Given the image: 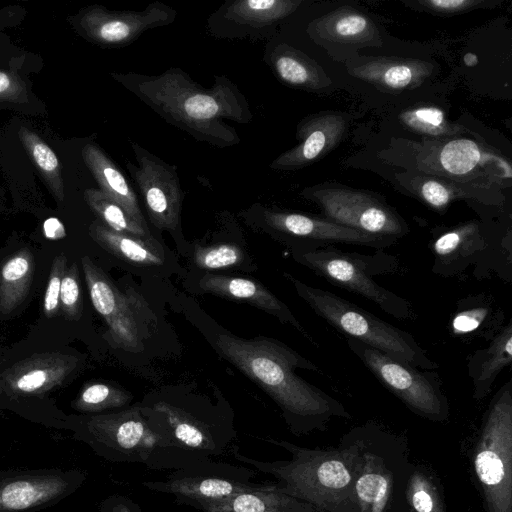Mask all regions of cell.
Instances as JSON below:
<instances>
[{
  "instance_id": "cell-1",
  "label": "cell",
  "mask_w": 512,
  "mask_h": 512,
  "mask_svg": "<svg viewBox=\"0 0 512 512\" xmlns=\"http://www.w3.org/2000/svg\"><path fill=\"white\" fill-rule=\"evenodd\" d=\"M111 76L164 121L195 140L218 148L232 147L241 141L237 131L224 120L238 124L253 120L245 95L225 75H214L209 88L195 82L179 67L158 75L113 72Z\"/></svg>"
},
{
  "instance_id": "cell-2",
  "label": "cell",
  "mask_w": 512,
  "mask_h": 512,
  "mask_svg": "<svg viewBox=\"0 0 512 512\" xmlns=\"http://www.w3.org/2000/svg\"><path fill=\"white\" fill-rule=\"evenodd\" d=\"M216 347L223 358L271 397L294 436L324 432L335 418L352 419L340 401L297 375L296 369L319 373L320 368L284 343L222 333Z\"/></svg>"
},
{
  "instance_id": "cell-3",
  "label": "cell",
  "mask_w": 512,
  "mask_h": 512,
  "mask_svg": "<svg viewBox=\"0 0 512 512\" xmlns=\"http://www.w3.org/2000/svg\"><path fill=\"white\" fill-rule=\"evenodd\" d=\"M338 447L354 475L358 512H408L406 488L414 463L404 435L367 421L343 434Z\"/></svg>"
},
{
  "instance_id": "cell-4",
  "label": "cell",
  "mask_w": 512,
  "mask_h": 512,
  "mask_svg": "<svg viewBox=\"0 0 512 512\" xmlns=\"http://www.w3.org/2000/svg\"><path fill=\"white\" fill-rule=\"evenodd\" d=\"M267 443L287 451L288 460L262 461L239 451L229 450L240 463L273 476L276 486L284 493L306 501L326 512H358L354 494V475L342 450L308 448L287 440L267 438Z\"/></svg>"
},
{
  "instance_id": "cell-5",
  "label": "cell",
  "mask_w": 512,
  "mask_h": 512,
  "mask_svg": "<svg viewBox=\"0 0 512 512\" xmlns=\"http://www.w3.org/2000/svg\"><path fill=\"white\" fill-rule=\"evenodd\" d=\"M472 483L484 512H512V381L491 398L467 446Z\"/></svg>"
},
{
  "instance_id": "cell-6",
  "label": "cell",
  "mask_w": 512,
  "mask_h": 512,
  "mask_svg": "<svg viewBox=\"0 0 512 512\" xmlns=\"http://www.w3.org/2000/svg\"><path fill=\"white\" fill-rule=\"evenodd\" d=\"M283 275L319 317L348 338L420 369L439 368L410 333L330 291L310 286L289 273Z\"/></svg>"
},
{
  "instance_id": "cell-7",
  "label": "cell",
  "mask_w": 512,
  "mask_h": 512,
  "mask_svg": "<svg viewBox=\"0 0 512 512\" xmlns=\"http://www.w3.org/2000/svg\"><path fill=\"white\" fill-rule=\"evenodd\" d=\"M161 427L166 446L157 470H176L219 457L229 451L236 431L218 412L194 410L159 400L142 407Z\"/></svg>"
},
{
  "instance_id": "cell-8",
  "label": "cell",
  "mask_w": 512,
  "mask_h": 512,
  "mask_svg": "<svg viewBox=\"0 0 512 512\" xmlns=\"http://www.w3.org/2000/svg\"><path fill=\"white\" fill-rule=\"evenodd\" d=\"M74 437L112 463L143 464L157 470L166 440L161 427L142 407L78 418Z\"/></svg>"
},
{
  "instance_id": "cell-9",
  "label": "cell",
  "mask_w": 512,
  "mask_h": 512,
  "mask_svg": "<svg viewBox=\"0 0 512 512\" xmlns=\"http://www.w3.org/2000/svg\"><path fill=\"white\" fill-rule=\"evenodd\" d=\"M294 260L334 286L372 301L385 313L399 320H413L411 303L380 286L373 277L399 269L396 257L379 250L374 254L347 252L328 245L305 252H292Z\"/></svg>"
},
{
  "instance_id": "cell-10",
  "label": "cell",
  "mask_w": 512,
  "mask_h": 512,
  "mask_svg": "<svg viewBox=\"0 0 512 512\" xmlns=\"http://www.w3.org/2000/svg\"><path fill=\"white\" fill-rule=\"evenodd\" d=\"M346 342L375 378L411 412L436 423L449 420V400L436 370L420 369L348 337Z\"/></svg>"
},
{
  "instance_id": "cell-11",
  "label": "cell",
  "mask_w": 512,
  "mask_h": 512,
  "mask_svg": "<svg viewBox=\"0 0 512 512\" xmlns=\"http://www.w3.org/2000/svg\"><path fill=\"white\" fill-rule=\"evenodd\" d=\"M242 215L250 224L285 242L292 248V252L311 251L337 243L381 250L397 240L357 231L324 217L280 210L258 203L243 211Z\"/></svg>"
},
{
  "instance_id": "cell-12",
  "label": "cell",
  "mask_w": 512,
  "mask_h": 512,
  "mask_svg": "<svg viewBox=\"0 0 512 512\" xmlns=\"http://www.w3.org/2000/svg\"><path fill=\"white\" fill-rule=\"evenodd\" d=\"M257 472L247 466L212 459L172 470L165 479L141 484L153 492L174 496L176 505L201 508L264 484L253 481Z\"/></svg>"
},
{
  "instance_id": "cell-13",
  "label": "cell",
  "mask_w": 512,
  "mask_h": 512,
  "mask_svg": "<svg viewBox=\"0 0 512 512\" xmlns=\"http://www.w3.org/2000/svg\"><path fill=\"white\" fill-rule=\"evenodd\" d=\"M300 195L319 205L327 220L357 231L396 239L409 232L406 221L373 193L328 183L307 187Z\"/></svg>"
},
{
  "instance_id": "cell-14",
  "label": "cell",
  "mask_w": 512,
  "mask_h": 512,
  "mask_svg": "<svg viewBox=\"0 0 512 512\" xmlns=\"http://www.w3.org/2000/svg\"><path fill=\"white\" fill-rule=\"evenodd\" d=\"M79 469L0 470V512H38L57 505L86 481Z\"/></svg>"
},
{
  "instance_id": "cell-15",
  "label": "cell",
  "mask_w": 512,
  "mask_h": 512,
  "mask_svg": "<svg viewBox=\"0 0 512 512\" xmlns=\"http://www.w3.org/2000/svg\"><path fill=\"white\" fill-rule=\"evenodd\" d=\"M131 148L136 164L128 161L126 168L139 189L149 221L159 230L175 231L185 196L177 167L136 142H131Z\"/></svg>"
},
{
  "instance_id": "cell-16",
  "label": "cell",
  "mask_w": 512,
  "mask_h": 512,
  "mask_svg": "<svg viewBox=\"0 0 512 512\" xmlns=\"http://www.w3.org/2000/svg\"><path fill=\"white\" fill-rule=\"evenodd\" d=\"M176 17L177 11L160 1L141 11H111L94 5L82 11L78 25L82 35L98 45L125 47L150 29L172 24Z\"/></svg>"
},
{
  "instance_id": "cell-17",
  "label": "cell",
  "mask_w": 512,
  "mask_h": 512,
  "mask_svg": "<svg viewBox=\"0 0 512 512\" xmlns=\"http://www.w3.org/2000/svg\"><path fill=\"white\" fill-rule=\"evenodd\" d=\"M302 0H226L207 19L209 34L219 39L270 38Z\"/></svg>"
},
{
  "instance_id": "cell-18",
  "label": "cell",
  "mask_w": 512,
  "mask_h": 512,
  "mask_svg": "<svg viewBox=\"0 0 512 512\" xmlns=\"http://www.w3.org/2000/svg\"><path fill=\"white\" fill-rule=\"evenodd\" d=\"M344 113L325 111L303 118L297 125L298 143L281 153L269 165L277 171L302 169L322 159L344 139L348 130Z\"/></svg>"
},
{
  "instance_id": "cell-19",
  "label": "cell",
  "mask_w": 512,
  "mask_h": 512,
  "mask_svg": "<svg viewBox=\"0 0 512 512\" xmlns=\"http://www.w3.org/2000/svg\"><path fill=\"white\" fill-rule=\"evenodd\" d=\"M78 359L62 353L35 354L15 363L0 376V394L11 399L45 394L61 385Z\"/></svg>"
},
{
  "instance_id": "cell-20",
  "label": "cell",
  "mask_w": 512,
  "mask_h": 512,
  "mask_svg": "<svg viewBox=\"0 0 512 512\" xmlns=\"http://www.w3.org/2000/svg\"><path fill=\"white\" fill-rule=\"evenodd\" d=\"M490 238L478 220L439 232L429 243L432 272L441 277H453L477 265L489 247Z\"/></svg>"
},
{
  "instance_id": "cell-21",
  "label": "cell",
  "mask_w": 512,
  "mask_h": 512,
  "mask_svg": "<svg viewBox=\"0 0 512 512\" xmlns=\"http://www.w3.org/2000/svg\"><path fill=\"white\" fill-rule=\"evenodd\" d=\"M307 33L314 42L327 49L382 46L375 22L366 14L347 6L311 21Z\"/></svg>"
},
{
  "instance_id": "cell-22",
  "label": "cell",
  "mask_w": 512,
  "mask_h": 512,
  "mask_svg": "<svg viewBox=\"0 0 512 512\" xmlns=\"http://www.w3.org/2000/svg\"><path fill=\"white\" fill-rule=\"evenodd\" d=\"M198 286L204 293L245 302L261 309L275 316L280 322L292 326L315 344L289 307L260 282L244 277L207 273L199 280Z\"/></svg>"
},
{
  "instance_id": "cell-23",
  "label": "cell",
  "mask_w": 512,
  "mask_h": 512,
  "mask_svg": "<svg viewBox=\"0 0 512 512\" xmlns=\"http://www.w3.org/2000/svg\"><path fill=\"white\" fill-rule=\"evenodd\" d=\"M354 78L389 92L419 87L433 73L432 63L410 58H371L348 69Z\"/></svg>"
},
{
  "instance_id": "cell-24",
  "label": "cell",
  "mask_w": 512,
  "mask_h": 512,
  "mask_svg": "<svg viewBox=\"0 0 512 512\" xmlns=\"http://www.w3.org/2000/svg\"><path fill=\"white\" fill-rule=\"evenodd\" d=\"M263 60L283 84L308 92H322L332 81L324 69L301 50L284 42L267 45Z\"/></svg>"
},
{
  "instance_id": "cell-25",
  "label": "cell",
  "mask_w": 512,
  "mask_h": 512,
  "mask_svg": "<svg viewBox=\"0 0 512 512\" xmlns=\"http://www.w3.org/2000/svg\"><path fill=\"white\" fill-rule=\"evenodd\" d=\"M450 332L459 339L491 340L504 326L505 312L489 293L469 295L457 301Z\"/></svg>"
},
{
  "instance_id": "cell-26",
  "label": "cell",
  "mask_w": 512,
  "mask_h": 512,
  "mask_svg": "<svg viewBox=\"0 0 512 512\" xmlns=\"http://www.w3.org/2000/svg\"><path fill=\"white\" fill-rule=\"evenodd\" d=\"M126 303L118 315L107 325L105 338L114 347L125 351H138L154 332L157 324L155 314L136 289H126Z\"/></svg>"
},
{
  "instance_id": "cell-27",
  "label": "cell",
  "mask_w": 512,
  "mask_h": 512,
  "mask_svg": "<svg viewBox=\"0 0 512 512\" xmlns=\"http://www.w3.org/2000/svg\"><path fill=\"white\" fill-rule=\"evenodd\" d=\"M81 155L99 190L119 204L141 226L148 228L134 189L108 155L95 143L85 144Z\"/></svg>"
},
{
  "instance_id": "cell-28",
  "label": "cell",
  "mask_w": 512,
  "mask_h": 512,
  "mask_svg": "<svg viewBox=\"0 0 512 512\" xmlns=\"http://www.w3.org/2000/svg\"><path fill=\"white\" fill-rule=\"evenodd\" d=\"M512 363L511 319L489 340L486 347L474 351L468 358L467 370L475 401L486 398L502 370Z\"/></svg>"
},
{
  "instance_id": "cell-29",
  "label": "cell",
  "mask_w": 512,
  "mask_h": 512,
  "mask_svg": "<svg viewBox=\"0 0 512 512\" xmlns=\"http://www.w3.org/2000/svg\"><path fill=\"white\" fill-rule=\"evenodd\" d=\"M202 512H326L314 505L282 492L275 483L233 495L209 504Z\"/></svg>"
},
{
  "instance_id": "cell-30",
  "label": "cell",
  "mask_w": 512,
  "mask_h": 512,
  "mask_svg": "<svg viewBox=\"0 0 512 512\" xmlns=\"http://www.w3.org/2000/svg\"><path fill=\"white\" fill-rule=\"evenodd\" d=\"M89 235L103 249L130 264L151 267L164 262L161 247L153 237L117 232L99 220L91 223Z\"/></svg>"
},
{
  "instance_id": "cell-31",
  "label": "cell",
  "mask_w": 512,
  "mask_h": 512,
  "mask_svg": "<svg viewBox=\"0 0 512 512\" xmlns=\"http://www.w3.org/2000/svg\"><path fill=\"white\" fill-rule=\"evenodd\" d=\"M35 271L33 253L23 248L0 268V312L10 314L26 299Z\"/></svg>"
},
{
  "instance_id": "cell-32",
  "label": "cell",
  "mask_w": 512,
  "mask_h": 512,
  "mask_svg": "<svg viewBox=\"0 0 512 512\" xmlns=\"http://www.w3.org/2000/svg\"><path fill=\"white\" fill-rule=\"evenodd\" d=\"M491 155L473 140L455 138L440 146L435 159L443 173L464 178L474 176Z\"/></svg>"
},
{
  "instance_id": "cell-33",
  "label": "cell",
  "mask_w": 512,
  "mask_h": 512,
  "mask_svg": "<svg viewBox=\"0 0 512 512\" xmlns=\"http://www.w3.org/2000/svg\"><path fill=\"white\" fill-rule=\"evenodd\" d=\"M81 264L93 307L107 324L124 307L126 290H119L88 256L81 258Z\"/></svg>"
},
{
  "instance_id": "cell-34",
  "label": "cell",
  "mask_w": 512,
  "mask_h": 512,
  "mask_svg": "<svg viewBox=\"0 0 512 512\" xmlns=\"http://www.w3.org/2000/svg\"><path fill=\"white\" fill-rule=\"evenodd\" d=\"M406 505L408 512H447L440 480L422 464H413L406 488Z\"/></svg>"
},
{
  "instance_id": "cell-35",
  "label": "cell",
  "mask_w": 512,
  "mask_h": 512,
  "mask_svg": "<svg viewBox=\"0 0 512 512\" xmlns=\"http://www.w3.org/2000/svg\"><path fill=\"white\" fill-rule=\"evenodd\" d=\"M18 136L54 198L58 202H63L65 198L64 181L61 165L54 151L27 127H21Z\"/></svg>"
},
{
  "instance_id": "cell-36",
  "label": "cell",
  "mask_w": 512,
  "mask_h": 512,
  "mask_svg": "<svg viewBox=\"0 0 512 512\" xmlns=\"http://www.w3.org/2000/svg\"><path fill=\"white\" fill-rule=\"evenodd\" d=\"M84 199L90 209L98 216L99 221L112 230L144 238L152 237L149 228L141 226L119 204L101 190L86 189Z\"/></svg>"
},
{
  "instance_id": "cell-37",
  "label": "cell",
  "mask_w": 512,
  "mask_h": 512,
  "mask_svg": "<svg viewBox=\"0 0 512 512\" xmlns=\"http://www.w3.org/2000/svg\"><path fill=\"white\" fill-rule=\"evenodd\" d=\"M401 123L408 129L424 136L449 138L460 135L464 127L446 120L444 112L435 106H417L403 111Z\"/></svg>"
},
{
  "instance_id": "cell-38",
  "label": "cell",
  "mask_w": 512,
  "mask_h": 512,
  "mask_svg": "<svg viewBox=\"0 0 512 512\" xmlns=\"http://www.w3.org/2000/svg\"><path fill=\"white\" fill-rule=\"evenodd\" d=\"M132 395L106 383H90L83 387L72 402V407L82 413L101 414L103 411L125 407Z\"/></svg>"
},
{
  "instance_id": "cell-39",
  "label": "cell",
  "mask_w": 512,
  "mask_h": 512,
  "mask_svg": "<svg viewBox=\"0 0 512 512\" xmlns=\"http://www.w3.org/2000/svg\"><path fill=\"white\" fill-rule=\"evenodd\" d=\"M412 187L411 190L416 196L438 213H444L454 200L476 197L477 193L469 189L457 188L456 184L433 176L418 177Z\"/></svg>"
},
{
  "instance_id": "cell-40",
  "label": "cell",
  "mask_w": 512,
  "mask_h": 512,
  "mask_svg": "<svg viewBox=\"0 0 512 512\" xmlns=\"http://www.w3.org/2000/svg\"><path fill=\"white\" fill-rule=\"evenodd\" d=\"M193 260L203 270H219L240 266L245 261L244 251L233 243L196 246Z\"/></svg>"
},
{
  "instance_id": "cell-41",
  "label": "cell",
  "mask_w": 512,
  "mask_h": 512,
  "mask_svg": "<svg viewBox=\"0 0 512 512\" xmlns=\"http://www.w3.org/2000/svg\"><path fill=\"white\" fill-rule=\"evenodd\" d=\"M412 9L440 16H453L479 8L494 6L491 0H409L403 2Z\"/></svg>"
},
{
  "instance_id": "cell-42",
  "label": "cell",
  "mask_w": 512,
  "mask_h": 512,
  "mask_svg": "<svg viewBox=\"0 0 512 512\" xmlns=\"http://www.w3.org/2000/svg\"><path fill=\"white\" fill-rule=\"evenodd\" d=\"M60 308L66 318L78 320L82 313V297L79 270L74 262L66 269L60 291Z\"/></svg>"
},
{
  "instance_id": "cell-43",
  "label": "cell",
  "mask_w": 512,
  "mask_h": 512,
  "mask_svg": "<svg viewBox=\"0 0 512 512\" xmlns=\"http://www.w3.org/2000/svg\"><path fill=\"white\" fill-rule=\"evenodd\" d=\"M67 269V258L64 254L57 255L51 265L49 278L44 294V314L51 318L60 309V291L64 274Z\"/></svg>"
},
{
  "instance_id": "cell-44",
  "label": "cell",
  "mask_w": 512,
  "mask_h": 512,
  "mask_svg": "<svg viewBox=\"0 0 512 512\" xmlns=\"http://www.w3.org/2000/svg\"><path fill=\"white\" fill-rule=\"evenodd\" d=\"M0 101L12 103L28 101L26 84L17 74L0 70Z\"/></svg>"
},
{
  "instance_id": "cell-45",
  "label": "cell",
  "mask_w": 512,
  "mask_h": 512,
  "mask_svg": "<svg viewBox=\"0 0 512 512\" xmlns=\"http://www.w3.org/2000/svg\"><path fill=\"white\" fill-rule=\"evenodd\" d=\"M99 512H142V509L127 495L112 494L100 502Z\"/></svg>"
},
{
  "instance_id": "cell-46",
  "label": "cell",
  "mask_w": 512,
  "mask_h": 512,
  "mask_svg": "<svg viewBox=\"0 0 512 512\" xmlns=\"http://www.w3.org/2000/svg\"><path fill=\"white\" fill-rule=\"evenodd\" d=\"M43 231L45 237L50 240H59L66 236L64 225L55 217H50L44 221Z\"/></svg>"
}]
</instances>
